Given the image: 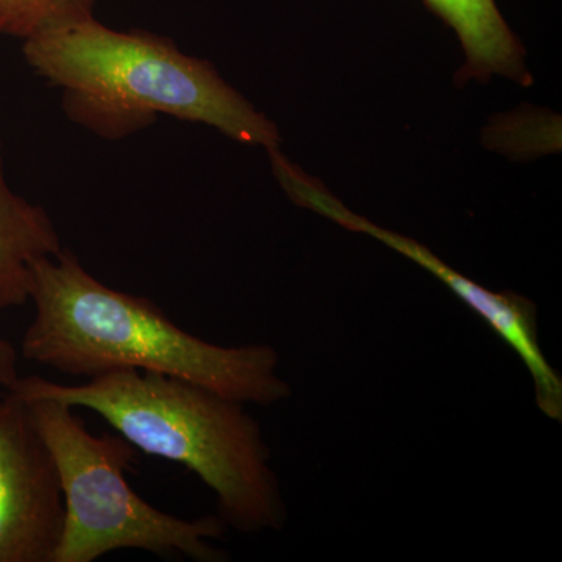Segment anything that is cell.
<instances>
[{"label":"cell","mask_w":562,"mask_h":562,"mask_svg":"<svg viewBox=\"0 0 562 562\" xmlns=\"http://www.w3.org/2000/svg\"><path fill=\"white\" fill-rule=\"evenodd\" d=\"M29 68L61 92L74 124L122 140L160 116L209 125L265 150L280 147L279 127L231 87L210 61L172 40L117 31L94 18L22 41Z\"/></svg>","instance_id":"obj_2"},{"label":"cell","mask_w":562,"mask_h":562,"mask_svg":"<svg viewBox=\"0 0 562 562\" xmlns=\"http://www.w3.org/2000/svg\"><path fill=\"white\" fill-rule=\"evenodd\" d=\"M29 302L35 314L22 336V357L66 375L161 373L260 406L291 397L271 346L203 341L150 299L106 286L66 247L33 262Z\"/></svg>","instance_id":"obj_1"},{"label":"cell","mask_w":562,"mask_h":562,"mask_svg":"<svg viewBox=\"0 0 562 562\" xmlns=\"http://www.w3.org/2000/svg\"><path fill=\"white\" fill-rule=\"evenodd\" d=\"M20 397L60 475L65 530L54 562H94L125 549L181 554L198 562L227 561L211 543L227 530L220 516L181 519L132 490L125 471L135 462V447L127 439L92 435L65 403Z\"/></svg>","instance_id":"obj_4"},{"label":"cell","mask_w":562,"mask_h":562,"mask_svg":"<svg viewBox=\"0 0 562 562\" xmlns=\"http://www.w3.org/2000/svg\"><path fill=\"white\" fill-rule=\"evenodd\" d=\"M63 249L46 210L11 190L0 139V310L31 301L32 265Z\"/></svg>","instance_id":"obj_8"},{"label":"cell","mask_w":562,"mask_h":562,"mask_svg":"<svg viewBox=\"0 0 562 562\" xmlns=\"http://www.w3.org/2000/svg\"><path fill=\"white\" fill-rule=\"evenodd\" d=\"M427 9L446 22L460 40L465 61L454 74L458 87L471 80L502 76L522 87L532 85L525 66V49L503 20L495 0H424Z\"/></svg>","instance_id":"obj_7"},{"label":"cell","mask_w":562,"mask_h":562,"mask_svg":"<svg viewBox=\"0 0 562 562\" xmlns=\"http://www.w3.org/2000/svg\"><path fill=\"white\" fill-rule=\"evenodd\" d=\"M65 530L57 464L20 395L0 401V562H54Z\"/></svg>","instance_id":"obj_6"},{"label":"cell","mask_w":562,"mask_h":562,"mask_svg":"<svg viewBox=\"0 0 562 562\" xmlns=\"http://www.w3.org/2000/svg\"><path fill=\"white\" fill-rule=\"evenodd\" d=\"M281 190L295 205L303 206L341 225L350 232L364 233L379 239L403 257L417 262L452 290L462 302L487 322V325L508 344L530 372L535 384L536 403L550 419L562 420V380L547 361L539 344L538 316L535 303L516 292H494L450 268L424 244L401 233L387 231L347 209L319 180L283 158L272 168Z\"/></svg>","instance_id":"obj_5"},{"label":"cell","mask_w":562,"mask_h":562,"mask_svg":"<svg viewBox=\"0 0 562 562\" xmlns=\"http://www.w3.org/2000/svg\"><path fill=\"white\" fill-rule=\"evenodd\" d=\"M9 391L90 409L135 449L183 464L214 492L217 516L236 531H280L286 524L271 449L246 403L176 376L138 371L110 372L80 384L20 376Z\"/></svg>","instance_id":"obj_3"},{"label":"cell","mask_w":562,"mask_h":562,"mask_svg":"<svg viewBox=\"0 0 562 562\" xmlns=\"http://www.w3.org/2000/svg\"><path fill=\"white\" fill-rule=\"evenodd\" d=\"M18 361H20L18 350L5 339H0V387L3 390L9 391L20 379Z\"/></svg>","instance_id":"obj_10"},{"label":"cell","mask_w":562,"mask_h":562,"mask_svg":"<svg viewBox=\"0 0 562 562\" xmlns=\"http://www.w3.org/2000/svg\"><path fill=\"white\" fill-rule=\"evenodd\" d=\"M101 0H0V36L21 41L94 18Z\"/></svg>","instance_id":"obj_9"}]
</instances>
